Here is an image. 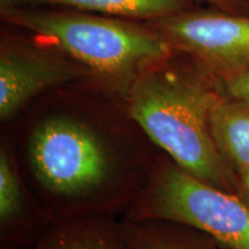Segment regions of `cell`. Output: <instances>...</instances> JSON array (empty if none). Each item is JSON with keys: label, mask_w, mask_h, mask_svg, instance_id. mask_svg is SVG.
<instances>
[{"label": "cell", "mask_w": 249, "mask_h": 249, "mask_svg": "<svg viewBox=\"0 0 249 249\" xmlns=\"http://www.w3.org/2000/svg\"><path fill=\"white\" fill-rule=\"evenodd\" d=\"M211 133L217 147L238 176L249 167V102L227 97L211 113Z\"/></svg>", "instance_id": "ba28073f"}, {"label": "cell", "mask_w": 249, "mask_h": 249, "mask_svg": "<svg viewBox=\"0 0 249 249\" xmlns=\"http://www.w3.org/2000/svg\"><path fill=\"white\" fill-rule=\"evenodd\" d=\"M238 180L240 193L245 196V200L249 202V167L238 173Z\"/></svg>", "instance_id": "5bb4252c"}, {"label": "cell", "mask_w": 249, "mask_h": 249, "mask_svg": "<svg viewBox=\"0 0 249 249\" xmlns=\"http://www.w3.org/2000/svg\"><path fill=\"white\" fill-rule=\"evenodd\" d=\"M119 231L128 249H227L210 235L180 224L127 223Z\"/></svg>", "instance_id": "9c48e42d"}, {"label": "cell", "mask_w": 249, "mask_h": 249, "mask_svg": "<svg viewBox=\"0 0 249 249\" xmlns=\"http://www.w3.org/2000/svg\"><path fill=\"white\" fill-rule=\"evenodd\" d=\"M22 207L20 183L7 152H0V220L2 225L13 222Z\"/></svg>", "instance_id": "8fae6325"}, {"label": "cell", "mask_w": 249, "mask_h": 249, "mask_svg": "<svg viewBox=\"0 0 249 249\" xmlns=\"http://www.w3.org/2000/svg\"><path fill=\"white\" fill-rule=\"evenodd\" d=\"M145 220L180 224L227 249H249V202L195 178L178 165L161 170L144 202Z\"/></svg>", "instance_id": "3957f363"}, {"label": "cell", "mask_w": 249, "mask_h": 249, "mask_svg": "<svg viewBox=\"0 0 249 249\" xmlns=\"http://www.w3.org/2000/svg\"><path fill=\"white\" fill-rule=\"evenodd\" d=\"M201 5L234 14L249 15V0H197Z\"/></svg>", "instance_id": "4fadbf2b"}, {"label": "cell", "mask_w": 249, "mask_h": 249, "mask_svg": "<svg viewBox=\"0 0 249 249\" xmlns=\"http://www.w3.org/2000/svg\"><path fill=\"white\" fill-rule=\"evenodd\" d=\"M227 97L249 102V71L223 86Z\"/></svg>", "instance_id": "7c38bea8"}, {"label": "cell", "mask_w": 249, "mask_h": 249, "mask_svg": "<svg viewBox=\"0 0 249 249\" xmlns=\"http://www.w3.org/2000/svg\"><path fill=\"white\" fill-rule=\"evenodd\" d=\"M30 249H128L120 231L66 227L40 238Z\"/></svg>", "instance_id": "30bf717a"}, {"label": "cell", "mask_w": 249, "mask_h": 249, "mask_svg": "<svg viewBox=\"0 0 249 249\" xmlns=\"http://www.w3.org/2000/svg\"><path fill=\"white\" fill-rule=\"evenodd\" d=\"M224 95L217 80L174 50L136 77L124 102L129 116L180 169L240 194L238 176L211 133V113Z\"/></svg>", "instance_id": "6da1fadb"}, {"label": "cell", "mask_w": 249, "mask_h": 249, "mask_svg": "<svg viewBox=\"0 0 249 249\" xmlns=\"http://www.w3.org/2000/svg\"><path fill=\"white\" fill-rule=\"evenodd\" d=\"M2 26L62 52L124 99L140 74L173 53L148 22L54 7L0 9Z\"/></svg>", "instance_id": "7a4b0ae2"}, {"label": "cell", "mask_w": 249, "mask_h": 249, "mask_svg": "<svg viewBox=\"0 0 249 249\" xmlns=\"http://www.w3.org/2000/svg\"><path fill=\"white\" fill-rule=\"evenodd\" d=\"M200 5L197 0H0V9L67 8L142 22L160 20Z\"/></svg>", "instance_id": "52a82bcc"}, {"label": "cell", "mask_w": 249, "mask_h": 249, "mask_svg": "<svg viewBox=\"0 0 249 249\" xmlns=\"http://www.w3.org/2000/svg\"><path fill=\"white\" fill-rule=\"evenodd\" d=\"M29 160L37 179L61 195L89 194L110 178L112 160L88 126L67 116H53L36 127Z\"/></svg>", "instance_id": "277c9868"}, {"label": "cell", "mask_w": 249, "mask_h": 249, "mask_svg": "<svg viewBox=\"0 0 249 249\" xmlns=\"http://www.w3.org/2000/svg\"><path fill=\"white\" fill-rule=\"evenodd\" d=\"M85 80H95V77L80 62L26 34L2 26L0 38L1 120L15 116L40 95Z\"/></svg>", "instance_id": "8992f818"}, {"label": "cell", "mask_w": 249, "mask_h": 249, "mask_svg": "<svg viewBox=\"0 0 249 249\" xmlns=\"http://www.w3.org/2000/svg\"><path fill=\"white\" fill-rule=\"evenodd\" d=\"M148 23L222 86L249 71V15L200 5Z\"/></svg>", "instance_id": "5b68a950"}]
</instances>
